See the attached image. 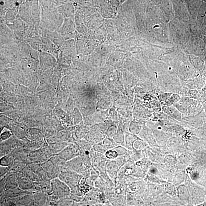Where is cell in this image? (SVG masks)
I'll return each mask as SVG.
<instances>
[{
	"instance_id": "obj_1",
	"label": "cell",
	"mask_w": 206,
	"mask_h": 206,
	"mask_svg": "<svg viewBox=\"0 0 206 206\" xmlns=\"http://www.w3.org/2000/svg\"><path fill=\"white\" fill-rule=\"evenodd\" d=\"M53 193L59 197L69 196L70 190L69 186L63 182L58 179L53 180L52 183Z\"/></svg>"
},
{
	"instance_id": "obj_2",
	"label": "cell",
	"mask_w": 206,
	"mask_h": 206,
	"mask_svg": "<svg viewBox=\"0 0 206 206\" xmlns=\"http://www.w3.org/2000/svg\"><path fill=\"white\" fill-rule=\"evenodd\" d=\"M61 181L63 182L70 187H74L78 182L79 176L78 174L72 172H63L60 174Z\"/></svg>"
},
{
	"instance_id": "obj_3",
	"label": "cell",
	"mask_w": 206,
	"mask_h": 206,
	"mask_svg": "<svg viewBox=\"0 0 206 206\" xmlns=\"http://www.w3.org/2000/svg\"><path fill=\"white\" fill-rule=\"evenodd\" d=\"M68 164L74 172H81L85 170V167L83 166L82 160L79 157L73 158L69 161Z\"/></svg>"
},
{
	"instance_id": "obj_4",
	"label": "cell",
	"mask_w": 206,
	"mask_h": 206,
	"mask_svg": "<svg viewBox=\"0 0 206 206\" xmlns=\"http://www.w3.org/2000/svg\"><path fill=\"white\" fill-rule=\"evenodd\" d=\"M103 144L107 149H113L116 146L115 140L109 137H107L103 140Z\"/></svg>"
},
{
	"instance_id": "obj_5",
	"label": "cell",
	"mask_w": 206,
	"mask_h": 206,
	"mask_svg": "<svg viewBox=\"0 0 206 206\" xmlns=\"http://www.w3.org/2000/svg\"><path fill=\"white\" fill-rule=\"evenodd\" d=\"M114 140L116 143L122 144L124 143V134L123 131L120 128L117 130V133L114 136Z\"/></svg>"
},
{
	"instance_id": "obj_6",
	"label": "cell",
	"mask_w": 206,
	"mask_h": 206,
	"mask_svg": "<svg viewBox=\"0 0 206 206\" xmlns=\"http://www.w3.org/2000/svg\"><path fill=\"white\" fill-rule=\"evenodd\" d=\"M94 150L96 152L104 154L106 153L107 150L105 147L103 143H98L96 145H95L93 146Z\"/></svg>"
},
{
	"instance_id": "obj_7",
	"label": "cell",
	"mask_w": 206,
	"mask_h": 206,
	"mask_svg": "<svg viewBox=\"0 0 206 206\" xmlns=\"http://www.w3.org/2000/svg\"><path fill=\"white\" fill-rule=\"evenodd\" d=\"M105 154L106 158L109 159H114L117 158L118 155V153L114 150L110 149L107 150Z\"/></svg>"
},
{
	"instance_id": "obj_8",
	"label": "cell",
	"mask_w": 206,
	"mask_h": 206,
	"mask_svg": "<svg viewBox=\"0 0 206 206\" xmlns=\"http://www.w3.org/2000/svg\"><path fill=\"white\" fill-rule=\"evenodd\" d=\"M11 133L10 131H4L1 134V139L2 140L7 139L10 136Z\"/></svg>"
},
{
	"instance_id": "obj_9",
	"label": "cell",
	"mask_w": 206,
	"mask_h": 206,
	"mask_svg": "<svg viewBox=\"0 0 206 206\" xmlns=\"http://www.w3.org/2000/svg\"></svg>"
}]
</instances>
